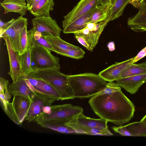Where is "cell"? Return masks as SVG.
Segmentation results:
<instances>
[{"instance_id":"7c38bea8","label":"cell","mask_w":146,"mask_h":146,"mask_svg":"<svg viewBox=\"0 0 146 146\" xmlns=\"http://www.w3.org/2000/svg\"><path fill=\"white\" fill-rule=\"evenodd\" d=\"M134 57L120 62H116L100 72L98 74L105 80L113 82L119 79L121 73L127 66L133 63Z\"/></svg>"},{"instance_id":"44dd1931","label":"cell","mask_w":146,"mask_h":146,"mask_svg":"<svg viewBox=\"0 0 146 146\" xmlns=\"http://www.w3.org/2000/svg\"><path fill=\"white\" fill-rule=\"evenodd\" d=\"M65 124L74 130L76 134L106 136H112L113 135L108 129H101L90 128L79 125L71 120L66 123Z\"/></svg>"},{"instance_id":"681fc988","label":"cell","mask_w":146,"mask_h":146,"mask_svg":"<svg viewBox=\"0 0 146 146\" xmlns=\"http://www.w3.org/2000/svg\"><path fill=\"white\" fill-rule=\"evenodd\" d=\"M145 137H146V135L145 136Z\"/></svg>"},{"instance_id":"52a82bcc","label":"cell","mask_w":146,"mask_h":146,"mask_svg":"<svg viewBox=\"0 0 146 146\" xmlns=\"http://www.w3.org/2000/svg\"><path fill=\"white\" fill-rule=\"evenodd\" d=\"M33 27L27 31L30 33L36 31L40 32L42 36L60 37L62 29L56 21L50 16L37 17L32 20Z\"/></svg>"},{"instance_id":"8992f818","label":"cell","mask_w":146,"mask_h":146,"mask_svg":"<svg viewBox=\"0 0 146 146\" xmlns=\"http://www.w3.org/2000/svg\"><path fill=\"white\" fill-rule=\"evenodd\" d=\"M32 99L24 121L31 123L36 122L44 115L48 113L50 107L56 100L39 94Z\"/></svg>"},{"instance_id":"8d00e7d4","label":"cell","mask_w":146,"mask_h":146,"mask_svg":"<svg viewBox=\"0 0 146 146\" xmlns=\"http://www.w3.org/2000/svg\"><path fill=\"white\" fill-rule=\"evenodd\" d=\"M131 29L137 32L146 31V23L139 24L130 27Z\"/></svg>"},{"instance_id":"1f68e13d","label":"cell","mask_w":146,"mask_h":146,"mask_svg":"<svg viewBox=\"0 0 146 146\" xmlns=\"http://www.w3.org/2000/svg\"><path fill=\"white\" fill-rule=\"evenodd\" d=\"M28 38V46L30 47L40 46L44 47L52 51L53 47L47 40L44 37L42 36L39 39L35 40L33 37V34L27 32Z\"/></svg>"},{"instance_id":"2e32d148","label":"cell","mask_w":146,"mask_h":146,"mask_svg":"<svg viewBox=\"0 0 146 146\" xmlns=\"http://www.w3.org/2000/svg\"><path fill=\"white\" fill-rule=\"evenodd\" d=\"M31 102V100L26 97L20 96H13L12 105L21 124L24 121Z\"/></svg>"},{"instance_id":"e575fe53","label":"cell","mask_w":146,"mask_h":146,"mask_svg":"<svg viewBox=\"0 0 146 146\" xmlns=\"http://www.w3.org/2000/svg\"><path fill=\"white\" fill-rule=\"evenodd\" d=\"M4 110L7 115L13 121L17 124H21L17 117L11 103L9 102L6 108Z\"/></svg>"},{"instance_id":"603a6c76","label":"cell","mask_w":146,"mask_h":146,"mask_svg":"<svg viewBox=\"0 0 146 146\" xmlns=\"http://www.w3.org/2000/svg\"><path fill=\"white\" fill-rule=\"evenodd\" d=\"M108 19L97 23H88L86 26L90 31L92 47L94 49L97 44L101 34L109 22Z\"/></svg>"},{"instance_id":"bcb514c9","label":"cell","mask_w":146,"mask_h":146,"mask_svg":"<svg viewBox=\"0 0 146 146\" xmlns=\"http://www.w3.org/2000/svg\"><path fill=\"white\" fill-rule=\"evenodd\" d=\"M116 0H110L111 4V5L110 7L113 5V4L115 3V2Z\"/></svg>"},{"instance_id":"83f0119b","label":"cell","mask_w":146,"mask_h":146,"mask_svg":"<svg viewBox=\"0 0 146 146\" xmlns=\"http://www.w3.org/2000/svg\"><path fill=\"white\" fill-rule=\"evenodd\" d=\"M146 73V67L138 64L132 63L127 66L121 72L120 79Z\"/></svg>"},{"instance_id":"f1b7e54d","label":"cell","mask_w":146,"mask_h":146,"mask_svg":"<svg viewBox=\"0 0 146 146\" xmlns=\"http://www.w3.org/2000/svg\"><path fill=\"white\" fill-rule=\"evenodd\" d=\"M52 51L57 54L66 56L76 59L81 58L84 56L85 52L78 46L69 49H60L55 47H53Z\"/></svg>"},{"instance_id":"4dcf8cb0","label":"cell","mask_w":146,"mask_h":146,"mask_svg":"<svg viewBox=\"0 0 146 146\" xmlns=\"http://www.w3.org/2000/svg\"><path fill=\"white\" fill-rule=\"evenodd\" d=\"M44 37L52 47L60 49H71L77 46L64 40L60 37H53L48 36Z\"/></svg>"},{"instance_id":"836d02e7","label":"cell","mask_w":146,"mask_h":146,"mask_svg":"<svg viewBox=\"0 0 146 146\" xmlns=\"http://www.w3.org/2000/svg\"><path fill=\"white\" fill-rule=\"evenodd\" d=\"M121 90V87L116 83L110 82L108 83L105 88L95 95L104 94H112Z\"/></svg>"},{"instance_id":"60d3db41","label":"cell","mask_w":146,"mask_h":146,"mask_svg":"<svg viewBox=\"0 0 146 146\" xmlns=\"http://www.w3.org/2000/svg\"><path fill=\"white\" fill-rule=\"evenodd\" d=\"M99 4L111 6L110 0H99Z\"/></svg>"},{"instance_id":"f35d334b","label":"cell","mask_w":146,"mask_h":146,"mask_svg":"<svg viewBox=\"0 0 146 146\" xmlns=\"http://www.w3.org/2000/svg\"><path fill=\"white\" fill-rule=\"evenodd\" d=\"M141 0H131L129 2V3L131 4L135 8H139L141 5Z\"/></svg>"},{"instance_id":"5bb4252c","label":"cell","mask_w":146,"mask_h":146,"mask_svg":"<svg viewBox=\"0 0 146 146\" xmlns=\"http://www.w3.org/2000/svg\"><path fill=\"white\" fill-rule=\"evenodd\" d=\"M146 82V73L121 78L116 83L131 94L138 92L140 88Z\"/></svg>"},{"instance_id":"484cf974","label":"cell","mask_w":146,"mask_h":146,"mask_svg":"<svg viewBox=\"0 0 146 146\" xmlns=\"http://www.w3.org/2000/svg\"><path fill=\"white\" fill-rule=\"evenodd\" d=\"M110 6L100 5L94 9L90 18V22L97 23L107 19Z\"/></svg>"},{"instance_id":"f6af8a7d","label":"cell","mask_w":146,"mask_h":146,"mask_svg":"<svg viewBox=\"0 0 146 146\" xmlns=\"http://www.w3.org/2000/svg\"><path fill=\"white\" fill-rule=\"evenodd\" d=\"M139 64L141 66L146 67V61L140 63H139Z\"/></svg>"},{"instance_id":"cb8c5ba5","label":"cell","mask_w":146,"mask_h":146,"mask_svg":"<svg viewBox=\"0 0 146 146\" xmlns=\"http://www.w3.org/2000/svg\"><path fill=\"white\" fill-rule=\"evenodd\" d=\"M131 0H116L111 6L107 19L109 22L121 16L127 4Z\"/></svg>"},{"instance_id":"4fadbf2b","label":"cell","mask_w":146,"mask_h":146,"mask_svg":"<svg viewBox=\"0 0 146 146\" xmlns=\"http://www.w3.org/2000/svg\"><path fill=\"white\" fill-rule=\"evenodd\" d=\"M112 129L122 136L145 137L146 135V124L140 121L125 125L114 126Z\"/></svg>"},{"instance_id":"ee69618b","label":"cell","mask_w":146,"mask_h":146,"mask_svg":"<svg viewBox=\"0 0 146 146\" xmlns=\"http://www.w3.org/2000/svg\"><path fill=\"white\" fill-rule=\"evenodd\" d=\"M140 121L146 124V114L143 117Z\"/></svg>"},{"instance_id":"d590c367","label":"cell","mask_w":146,"mask_h":146,"mask_svg":"<svg viewBox=\"0 0 146 146\" xmlns=\"http://www.w3.org/2000/svg\"><path fill=\"white\" fill-rule=\"evenodd\" d=\"M75 38L81 44L88 50L92 52L93 49L91 47L87 41L82 36L76 34H74Z\"/></svg>"},{"instance_id":"d4e9b609","label":"cell","mask_w":146,"mask_h":146,"mask_svg":"<svg viewBox=\"0 0 146 146\" xmlns=\"http://www.w3.org/2000/svg\"><path fill=\"white\" fill-rule=\"evenodd\" d=\"M32 47L27 46L26 51L19 55L21 75H27L32 72L31 67V53Z\"/></svg>"},{"instance_id":"8fae6325","label":"cell","mask_w":146,"mask_h":146,"mask_svg":"<svg viewBox=\"0 0 146 146\" xmlns=\"http://www.w3.org/2000/svg\"><path fill=\"white\" fill-rule=\"evenodd\" d=\"M2 38L5 42L8 53L10 65V70L8 74L11 76L13 82H15L21 76L19 55L9 38L6 36H3Z\"/></svg>"},{"instance_id":"7bdbcfd3","label":"cell","mask_w":146,"mask_h":146,"mask_svg":"<svg viewBox=\"0 0 146 146\" xmlns=\"http://www.w3.org/2000/svg\"><path fill=\"white\" fill-rule=\"evenodd\" d=\"M40 0H32L28 4H27L28 10L34 5L36 3Z\"/></svg>"},{"instance_id":"7dc6e473","label":"cell","mask_w":146,"mask_h":146,"mask_svg":"<svg viewBox=\"0 0 146 146\" xmlns=\"http://www.w3.org/2000/svg\"><path fill=\"white\" fill-rule=\"evenodd\" d=\"M27 2V4H29L31 1L32 0H26Z\"/></svg>"},{"instance_id":"7402d4cb","label":"cell","mask_w":146,"mask_h":146,"mask_svg":"<svg viewBox=\"0 0 146 146\" xmlns=\"http://www.w3.org/2000/svg\"><path fill=\"white\" fill-rule=\"evenodd\" d=\"M95 9L66 26L63 28V33L65 34L74 33L86 27L87 24L90 22V16Z\"/></svg>"},{"instance_id":"ba28073f","label":"cell","mask_w":146,"mask_h":146,"mask_svg":"<svg viewBox=\"0 0 146 146\" xmlns=\"http://www.w3.org/2000/svg\"><path fill=\"white\" fill-rule=\"evenodd\" d=\"M28 20L23 16L16 19L10 21L8 27L0 36V37L6 36L9 39L16 51L18 53L19 50V40L21 34L24 27L27 25Z\"/></svg>"},{"instance_id":"4316f807","label":"cell","mask_w":146,"mask_h":146,"mask_svg":"<svg viewBox=\"0 0 146 146\" xmlns=\"http://www.w3.org/2000/svg\"><path fill=\"white\" fill-rule=\"evenodd\" d=\"M9 81L7 79L0 78V97L1 103L4 109H6L11 97L9 89Z\"/></svg>"},{"instance_id":"c3c4849f","label":"cell","mask_w":146,"mask_h":146,"mask_svg":"<svg viewBox=\"0 0 146 146\" xmlns=\"http://www.w3.org/2000/svg\"><path fill=\"white\" fill-rule=\"evenodd\" d=\"M145 1V0H141V1H140V2H141V3L142 2H143Z\"/></svg>"},{"instance_id":"9a60e30c","label":"cell","mask_w":146,"mask_h":146,"mask_svg":"<svg viewBox=\"0 0 146 146\" xmlns=\"http://www.w3.org/2000/svg\"><path fill=\"white\" fill-rule=\"evenodd\" d=\"M9 89L13 96H21L31 101L36 94L30 89L22 76H21L16 82H12L9 85Z\"/></svg>"},{"instance_id":"d6986e66","label":"cell","mask_w":146,"mask_h":146,"mask_svg":"<svg viewBox=\"0 0 146 146\" xmlns=\"http://www.w3.org/2000/svg\"><path fill=\"white\" fill-rule=\"evenodd\" d=\"M54 5V0H40L28 10L35 17H50Z\"/></svg>"},{"instance_id":"f546056e","label":"cell","mask_w":146,"mask_h":146,"mask_svg":"<svg viewBox=\"0 0 146 146\" xmlns=\"http://www.w3.org/2000/svg\"><path fill=\"white\" fill-rule=\"evenodd\" d=\"M127 23L129 27L138 24L146 23V2L145 1L141 3L138 13L128 19Z\"/></svg>"},{"instance_id":"6da1fadb","label":"cell","mask_w":146,"mask_h":146,"mask_svg":"<svg viewBox=\"0 0 146 146\" xmlns=\"http://www.w3.org/2000/svg\"><path fill=\"white\" fill-rule=\"evenodd\" d=\"M93 111L100 118L121 126L133 117L135 106L121 90L113 94L95 95L88 102Z\"/></svg>"},{"instance_id":"ab89813d","label":"cell","mask_w":146,"mask_h":146,"mask_svg":"<svg viewBox=\"0 0 146 146\" xmlns=\"http://www.w3.org/2000/svg\"><path fill=\"white\" fill-rule=\"evenodd\" d=\"M30 33L33 34V37L35 40L38 39L42 36L41 33L38 31H36L33 33Z\"/></svg>"},{"instance_id":"5b68a950","label":"cell","mask_w":146,"mask_h":146,"mask_svg":"<svg viewBox=\"0 0 146 146\" xmlns=\"http://www.w3.org/2000/svg\"><path fill=\"white\" fill-rule=\"evenodd\" d=\"M83 111V108L81 107L71 104L51 106L50 111L43 115L37 121L64 120L68 122L78 117Z\"/></svg>"},{"instance_id":"ac0fdd59","label":"cell","mask_w":146,"mask_h":146,"mask_svg":"<svg viewBox=\"0 0 146 146\" xmlns=\"http://www.w3.org/2000/svg\"><path fill=\"white\" fill-rule=\"evenodd\" d=\"M26 0H4L0 3L5 14L14 12L21 16L25 15L28 10Z\"/></svg>"},{"instance_id":"ffe728a7","label":"cell","mask_w":146,"mask_h":146,"mask_svg":"<svg viewBox=\"0 0 146 146\" xmlns=\"http://www.w3.org/2000/svg\"><path fill=\"white\" fill-rule=\"evenodd\" d=\"M68 121L64 120H50L38 121L41 127L62 133H75L74 130L65 124Z\"/></svg>"},{"instance_id":"3957f363","label":"cell","mask_w":146,"mask_h":146,"mask_svg":"<svg viewBox=\"0 0 146 146\" xmlns=\"http://www.w3.org/2000/svg\"><path fill=\"white\" fill-rule=\"evenodd\" d=\"M30 75L51 86L59 93L61 100L74 98L68 78V75L61 73L60 69L52 68L37 70L32 72Z\"/></svg>"},{"instance_id":"e0dca14e","label":"cell","mask_w":146,"mask_h":146,"mask_svg":"<svg viewBox=\"0 0 146 146\" xmlns=\"http://www.w3.org/2000/svg\"><path fill=\"white\" fill-rule=\"evenodd\" d=\"M71 120L79 125L90 128L101 129H108L107 125L108 121H106L101 118L96 119L86 117L83 113Z\"/></svg>"},{"instance_id":"d6a6232c","label":"cell","mask_w":146,"mask_h":146,"mask_svg":"<svg viewBox=\"0 0 146 146\" xmlns=\"http://www.w3.org/2000/svg\"><path fill=\"white\" fill-rule=\"evenodd\" d=\"M27 25L23 28L20 35L19 40V55L23 54L26 51L28 46V38L27 34Z\"/></svg>"},{"instance_id":"7a4b0ae2","label":"cell","mask_w":146,"mask_h":146,"mask_svg":"<svg viewBox=\"0 0 146 146\" xmlns=\"http://www.w3.org/2000/svg\"><path fill=\"white\" fill-rule=\"evenodd\" d=\"M68 78L74 98L91 97L105 88L108 83L98 74L92 73L68 75Z\"/></svg>"},{"instance_id":"74e56055","label":"cell","mask_w":146,"mask_h":146,"mask_svg":"<svg viewBox=\"0 0 146 146\" xmlns=\"http://www.w3.org/2000/svg\"><path fill=\"white\" fill-rule=\"evenodd\" d=\"M146 56V46L142 49L137 55L134 57L133 63H134Z\"/></svg>"},{"instance_id":"9c48e42d","label":"cell","mask_w":146,"mask_h":146,"mask_svg":"<svg viewBox=\"0 0 146 146\" xmlns=\"http://www.w3.org/2000/svg\"><path fill=\"white\" fill-rule=\"evenodd\" d=\"M99 4V0H81L72 9L64 16L63 28L76 19L95 9Z\"/></svg>"},{"instance_id":"30bf717a","label":"cell","mask_w":146,"mask_h":146,"mask_svg":"<svg viewBox=\"0 0 146 146\" xmlns=\"http://www.w3.org/2000/svg\"><path fill=\"white\" fill-rule=\"evenodd\" d=\"M30 89L35 93L54 99L56 101L60 100L59 93L51 86L46 82L35 78L30 75H21Z\"/></svg>"},{"instance_id":"277c9868","label":"cell","mask_w":146,"mask_h":146,"mask_svg":"<svg viewBox=\"0 0 146 146\" xmlns=\"http://www.w3.org/2000/svg\"><path fill=\"white\" fill-rule=\"evenodd\" d=\"M50 51L40 46L32 47L31 59L32 72L52 68L60 69L58 57L52 54Z\"/></svg>"},{"instance_id":"b9f144b4","label":"cell","mask_w":146,"mask_h":146,"mask_svg":"<svg viewBox=\"0 0 146 146\" xmlns=\"http://www.w3.org/2000/svg\"><path fill=\"white\" fill-rule=\"evenodd\" d=\"M107 46L110 51H111L114 50L115 49V44L113 42H109Z\"/></svg>"}]
</instances>
